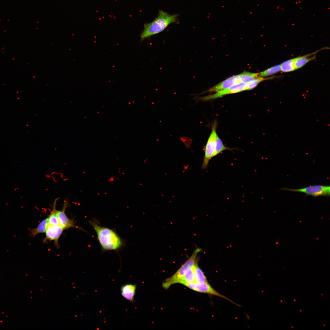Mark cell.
Instances as JSON below:
<instances>
[{"label":"cell","instance_id":"14","mask_svg":"<svg viewBox=\"0 0 330 330\" xmlns=\"http://www.w3.org/2000/svg\"><path fill=\"white\" fill-rule=\"evenodd\" d=\"M194 266L187 271L183 277L179 280L178 283L185 285L189 283L195 282Z\"/></svg>","mask_w":330,"mask_h":330},{"label":"cell","instance_id":"20","mask_svg":"<svg viewBox=\"0 0 330 330\" xmlns=\"http://www.w3.org/2000/svg\"><path fill=\"white\" fill-rule=\"evenodd\" d=\"M280 71L281 70L280 64L277 65L259 73V76L264 78L273 75Z\"/></svg>","mask_w":330,"mask_h":330},{"label":"cell","instance_id":"15","mask_svg":"<svg viewBox=\"0 0 330 330\" xmlns=\"http://www.w3.org/2000/svg\"><path fill=\"white\" fill-rule=\"evenodd\" d=\"M195 282L198 283H207V278L203 272L199 267L197 262L196 261L194 266Z\"/></svg>","mask_w":330,"mask_h":330},{"label":"cell","instance_id":"1","mask_svg":"<svg viewBox=\"0 0 330 330\" xmlns=\"http://www.w3.org/2000/svg\"><path fill=\"white\" fill-rule=\"evenodd\" d=\"M89 223L96 233L102 252L113 251L118 252L125 247L124 240L115 229L102 226L96 218L90 221Z\"/></svg>","mask_w":330,"mask_h":330},{"label":"cell","instance_id":"12","mask_svg":"<svg viewBox=\"0 0 330 330\" xmlns=\"http://www.w3.org/2000/svg\"><path fill=\"white\" fill-rule=\"evenodd\" d=\"M317 52V51L310 54L294 58L295 69L301 68L308 62L314 59L316 57L314 54Z\"/></svg>","mask_w":330,"mask_h":330},{"label":"cell","instance_id":"13","mask_svg":"<svg viewBox=\"0 0 330 330\" xmlns=\"http://www.w3.org/2000/svg\"><path fill=\"white\" fill-rule=\"evenodd\" d=\"M48 226V218L47 217L43 220L36 228L29 230L30 233L29 236L34 238L38 234L45 233Z\"/></svg>","mask_w":330,"mask_h":330},{"label":"cell","instance_id":"4","mask_svg":"<svg viewBox=\"0 0 330 330\" xmlns=\"http://www.w3.org/2000/svg\"><path fill=\"white\" fill-rule=\"evenodd\" d=\"M217 125L216 122H215L212 124L211 133L204 147V156L202 166V168L203 169H206L207 168L210 160L213 157L217 135Z\"/></svg>","mask_w":330,"mask_h":330},{"label":"cell","instance_id":"16","mask_svg":"<svg viewBox=\"0 0 330 330\" xmlns=\"http://www.w3.org/2000/svg\"><path fill=\"white\" fill-rule=\"evenodd\" d=\"M234 149H237V148H230L226 146L217 134L216 137L215 147L213 155V157L217 156L225 150H229L232 151Z\"/></svg>","mask_w":330,"mask_h":330},{"label":"cell","instance_id":"19","mask_svg":"<svg viewBox=\"0 0 330 330\" xmlns=\"http://www.w3.org/2000/svg\"><path fill=\"white\" fill-rule=\"evenodd\" d=\"M281 71L289 72L295 70L294 58L285 61L280 64Z\"/></svg>","mask_w":330,"mask_h":330},{"label":"cell","instance_id":"7","mask_svg":"<svg viewBox=\"0 0 330 330\" xmlns=\"http://www.w3.org/2000/svg\"><path fill=\"white\" fill-rule=\"evenodd\" d=\"M189 288L195 291L201 293H206L211 295L216 296L228 300L237 305L225 296L218 293L208 283H198L192 282L187 284L185 285Z\"/></svg>","mask_w":330,"mask_h":330},{"label":"cell","instance_id":"6","mask_svg":"<svg viewBox=\"0 0 330 330\" xmlns=\"http://www.w3.org/2000/svg\"><path fill=\"white\" fill-rule=\"evenodd\" d=\"M247 86V83L240 82L228 88L217 92L215 94L199 98L201 100L206 101L220 98L227 94L246 90Z\"/></svg>","mask_w":330,"mask_h":330},{"label":"cell","instance_id":"5","mask_svg":"<svg viewBox=\"0 0 330 330\" xmlns=\"http://www.w3.org/2000/svg\"><path fill=\"white\" fill-rule=\"evenodd\" d=\"M282 189L283 190L303 193L306 194V195L311 196L314 197L321 196H329L330 194L329 185H310L301 189L283 188Z\"/></svg>","mask_w":330,"mask_h":330},{"label":"cell","instance_id":"3","mask_svg":"<svg viewBox=\"0 0 330 330\" xmlns=\"http://www.w3.org/2000/svg\"><path fill=\"white\" fill-rule=\"evenodd\" d=\"M201 250L200 248H196L191 256L176 272L172 276L166 279L162 284L164 288L167 289L172 285L178 283L179 280L183 277L187 271L194 266L196 261L197 255Z\"/></svg>","mask_w":330,"mask_h":330},{"label":"cell","instance_id":"17","mask_svg":"<svg viewBox=\"0 0 330 330\" xmlns=\"http://www.w3.org/2000/svg\"><path fill=\"white\" fill-rule=\"evenodd\" d=\"M239 75L241 82L248 83L259 76V73L244 71Z\"/></svg>","mask_w":330,"mask_h":330},{"label":"cell","instance_id":"2","mask_svg":"<svg viewBox=\"0 0 330 330\" xmlns=\"http://www.w3.org/2000/svg\"><path fill=\"white\" fill-rule=\"evenodd\" d=\"M178 14H171L162 10H159L157 16L154 20L144 24L140 40L142 41L162 32L170 24L178 23Z\"/></svg>","mask_w":330,"mask_h":330},{"label":"cell","instance_id":"21","mask_svg":"<svg viewBox=\"0 0 330 330\" xmlns=\"http://www.w3.org/2000/svg\"><path fill=\"white\" fill-rule=\"evenodd\" d=\"M274 77L273 76H272L264 78L259 76L252 81L247 83L246 90H252L255 88L261 82L265 80L273 79Z\"/></svg>","mask_w":330,"mask_h":330},{"label":"cell","instance_id":"8","mask_svg":"<svg viewBox=\"0 0 330 330\" xmlns=\"http://www.w3.org/2000/svg\"><path fill=\"white\" fill-rule=\"evenodd\" d=\"M64 229L60 225L48 226L45 232V237L43 239V243L53 241L55 245L57 248H59L58 243L59 239Z\"/></svg>","mask_w":330,"mask_h":330},{"label":"cell","instance_id":"18","mask_svg":"<svg viewBox=\"0 0 330 330\" xmlns=\"http://www.w3.org/2000/svg\"><path fill=\"white\" fill-rule=\"evenodd\" d=\"M58 198L56 199L53 203L52 211L49 215L48 224L49 225L55 226L59 225V220L57 215L56 207Z\"/></svg>","mask_w":330,"mask_h":330},{"label":"cell","instance_id":"9","mask_svg":"<svg viewBox=\"0 0 330 330\" xmlns=\"http://www.w3.org/2000/svg\"><path fill=\"white\" fill-rule=\"evenodd\" d=\"M68 206V201H66L64 203L61 210H56L57 215L59 220V225L64 230L71 228H75L82 230L81 228L75 225L73 219L69 218L65 214V211Z\"/></svg>","mask_w":330,"mask_h":330},{"label":"cell","instance_id":"11","mask_svg":"<svg viewBox=\"0 0 330 330\" xmlns=\"http://www.w3.org/2000/svg\"><path fill=\"white\" fill-rule=\"evenodd\" d=\"M136 288V284H124L120 289L121 294L125 299L133 303L134 300Z\"/></svg>","mask_w":330,"mask_h":330},{"label":"cell","instance_id":"10","mask_svg":"<svg viewBox=\"0 0 330 330\" xmlns=\"http://www.w3.org/2000/svg\"><path fill=\"white\" fill-rule=\"evenodd\" d=\"M240 82H241L239 75H234L227 79L211 88L205 92V93L216 92L228 88Z\"/></svg>","mask_w":330,"mask_h":330}]
</instances>
